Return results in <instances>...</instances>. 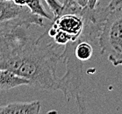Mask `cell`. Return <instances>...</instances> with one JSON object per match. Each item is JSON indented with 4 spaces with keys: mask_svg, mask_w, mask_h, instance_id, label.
Returning <instances> with one entry per match:
<instances>
[{
    "mask_svg": "<svg viewBox=\"0 0 122 114\" xmlns=\"http://www.w3.org/2000/svg\"><path fill=\"white\" fill-rule=\"evenodd\" d=\"M30 28L22 26L0 36V69L27 79L29 86L35 89L59 90L56 68L61 54L55 42L45 39L47 30L35 38L29 33Z\"/></svg>",
    "mask_w": 122,
    "mask_h": 114,
    "instance_id": "obj_1",
    "label": "cell"
},
{
    "mask_svg": "<svg viewBox=\"0 0 122 114\" xmlns=\"http://www.w3.org/2000/svg\"><path fill=\"white\" fill-rule=\"evenodd\" d=\"M97 44L113 66H122V9L109 12L100 28Z\"/></svg>",
    "mask_w": 122,
    "mask_h": 114,
    "instance_id": "obj_2",
    "label": "cell"
},
{
    "mask_svg": "<svg viewBox=\"0 0 122 114\" xmlns=\"http://www.w3.org/2000/svg\"><path fill=\"white\" fill-rule=\"evenodd\" d=\"M44 26L43 18L33 14L26 6L17 5L13 1L0 0V36L22 26Z\"/></svg>",
    "mask_w": 122,
    "mask_h": 114,
    "instance_id": "obj_3",
    "label": "cell"
},
{
    "mask_svg": "<svg viewBox=\"0 0 122 114\" xmlns=\"http://www.w3.org/2000/svg\"><path fill=\"white\" fill-rule=\"evenodd\" d=\"M85 8V7H84ZM83 8L82 13H61L53 20V24L50 27L55 30L63 31L69 34L75 40L80 36L84 28V17Z\"/></svg>",
    "mask_w": 122,
    "mask_h": 114,
    "instance_id": "obj_4",
    "label": "cell"
},
{
    "mask_svg": "<svg viewBox=\"0 0 122 114\" xmlns=\"http://www.w3.org/2000/svg\"><path fill=\"white\" fill-rule=\"evenodd\" d=\"M41 102H14L0 106V114H38L41 111Z\"/></svg>",
    "mask_w": 122,
    "mask_h": 114,
    "instance_id": "obj_5",
    "label": "cell"
},
{
    "mask_svg": "<svg viewBox=\"0 0 122 114\" xmlns=\"http://www.w3.org/2000/svg\"><path fill=\"white\" fill-rule=\"evenodd\" d=\"M22 85L29 86V81L10 70L0 69V90H8Z\"/></svg>",
    "mask_w": 122,
    "mask_h": 114,
    "instance_id": "obj_6",
    "label": "cell"
},
{
    "mask_svg": "<svg viewBox=\"0 0 122 114\" xmlns=\"http://www.w3.org/2000/svg\"><path fill=\"white\" fill-rule=\"evenodd\" d=\"M25 6L27 7L35 15H38L40 17L45 18L48 20H54L55 17L52 16L46 11L44 5H42L41 0H25Z\"/></svg>",
    "mask_w": 122,
    "mask_h": 114,
    "instance_id": "obj_7",
    "label": "cell"
},
{
    "mask_svg": "<svg viewBox=\"0 0 122 114\" xmlns=\"http://www.w3.org/2000/svg\"><path fill=\"white\" fill-rule=\"evenodd\" d=\"M45 2L48 5L50 11L53 12L55 18L61 13V11L63 10V3L60 2L59 0H45Z\"/></svg>",
    "mask_w": 122,
    "mask_h": 114,
    "instance_id": "obj_8",
    "label": "cell"
},
{
    "mask_svg": "<svg viewBox=\"0 0 122 114\" xmlns=\"http://www.w3.org/2000/svg\"><path fill=\"white\" fill-rule=\"evenodd\" d=\"M105 8L108 12L122 9V0H111Z\"/></svg>",
    "mask_w": 122,
    "mask_h": 114,
    "instance_id": "obj_9",
    "label": "cell"
},
{
    "mask_svg": "<svg viewBox=\"0 0 122 114\" xmlns=\"http://www.w3.org/2000/svg\"><path fill=\"white\" fill-rule=\"evenodd\" d=\"M98 2L99 0H88V5H87V7L89 9H95L98 5Z\"/></svg>",
    "mask_w": 122,
    "mask_h": 114,
    "instance_id": "obj_10",
    "label": "cell"
},
{
    "mask_svg": "<svg viewBox=\"0 0 122 114\" xmlns=\"http://www.w3.org/2000/svg\"><path fill=\"white\" fill-rule=\"evenodd\" d=\"M73 1L82 7H86L88 5V0H73Z\"/></svg>",
    "mask_w": 122,
    "mask_h": 114,
    "instance_id": "obj_11",
    "label": "cell"
},
{
    "mask_svg": "<svg viewBox=\"0 0 122 114\" xmlns=\"http://www.w3.org/2000/svg\"><path fill=\"white\" fill-rule=\"evenodd\" d=\"M14 4H16L17 5H20V6H25V0H12Z\"/></svg>",
    "mask_w": 122,
    "mask_h": 114,
    "instance_id": "obj_12",
    "label": "cell"
},
{
    "mask_svg": "<svg viewBox=\"0 0 122 114\" xmlns=\"http://www.w3.org/2000/svg\"><path fill=\"white\" fill-rule=\"evenodd\" d=\"M7 1H12V0H7Z\"/></svg>",
    "mask_w": 122,
    "mask_h": 114,
    "instance_id": "obj_13",
    "label": "cell"
}]
</instances>
